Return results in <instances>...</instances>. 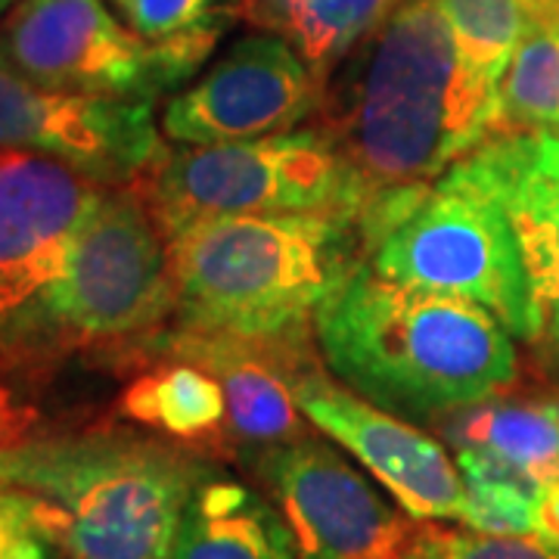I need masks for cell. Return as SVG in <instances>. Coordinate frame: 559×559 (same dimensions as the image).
I'll return each mask as SVG.
<instances>
[{"label": "cell", "instance_id": "obj_1", "mask_svg": "<svg viewBox=\"0 0 559 559\" xmlns=\"http://www.w3.org/2000/svg\"><path fill=\"white\" fill-rule=\"evenodd\" d=\"M318 119L373 197L441 178L491 138L498 91L460 60L439 0H399L326 79Z\"/></svg>", "mask_w": 559, "mask_h": 559}, {"label": "cell", "instance_id": "obj_2", "mask_svg": "<svg viewBox=\"0 0 559 559\" xmlns=\"http://www.w3.org/2000/svg\"><path fill=\"white\" fill-rule=\"evenodd\" d=\"M326 370L382 411L436 426L513 389V336L476 301L419 289L370 261L345 274L314 314Z\"/></svg>", "mask_w": 559, "mask_h": 559}, {"label": "cell", "instance_id": "obj_3", "mask_svg": "<svg viewBox=\"0 0 559 559\" xmlns=\"http://www.w3.org/2000/svg\"><path fill=\"white\" fill-rule=\"evenodd\" d=\"M212 469L190 444L112 426L0 448V481L35 498L66 559H168Z\"/></svg>", "mask_w": 559, "mask_h": 559}, {"label": "cell", "instance_id": "obj_4", "mask_svg": "<svg viewBox=\"0 0 559 559\" xmlns=\"http://www.w3.org/2000/svg\"><path fill=\"white\" fill-rule=\"evenodd\" d=\"M171 326L246 340L314 336V314L360 259L358 221L221 215L168 240Z\"/></svg>", "mask_w": 559, "mask_h": 559}, {"label": "cell", "instance_id": "obj_5", "mask_svg": "<svg viewBox=\"0 0 559 559\" xmlns=\"http://www.w3.org/2000/svg\"><path fill=\"white\" fill-rule=\"evenodd\" d=\"M358 230L360 259L385 277L476 301L513 340L544 336L513 224L466 159L429 183L373 193Z\"/></svg>", "mask_w": 559, "mask_h": 559}, {"label": "cell", "instance_id": "obj_6", "mask_svg": "<svg viewBox=\"0 0 559 559\" xmlns=\"http://www.w3.org/2000/svg\"><path fill=\"white\" fill-rule=\"evenodd\" d=\"M165 240L221 215H340L358 221L370 197L323 128L165 150L134 180Z\"/></svg>", "mask_w": 559, "mask_h": 559}, {"label": "cell", "instance_id": "obj_7", "mask_svg": "<svg viewBox=\"0 0 559 559\" xmlns=\"http://www.w3.org/2000/svg\"><path fill=\"white\" fill-rule=\"evenodd\" d=\"M175 318L171 252L138 183L106 187L47 305V360L100 348L140 355Z\"/></svg>", "mask_w": 559, "mask_h": 559}, {"label": "cell", "instance_id": "obj_8", "mask_svg": "<svg viewBox=\"0 0 559 559\" xmlns=\"http://www.w3.org/2000/svg\"><path fill=\"white\" fill-rule=\"evenodd\" d=\"M103 193L72 165L0 150V367L47 360V305Z\"/></svg>", "mask_w": 559, "mask_h": 559}, {"label": "cell", "instance_id": "obj_9", "mask_svg": "<svg viewBox=\"0 0 559 559\" xmlns=\"http://www.w3.org/2000/svg\"><path fill=\"white\" fill-rule=\"evenodd\" d=\"M246 460L289 525L299 559H407L419 522L336 441L311 432Z\"/></svg>", "mask_w": 559, "mask_h": 559}, {"label": "cell", "instance_id": "obj_10", "mask_svg": "<svg viewBox=\"0 0 559 559\" xmlns=\"http://www.w3.org/2000/svg\"><path fill=\"white\" fill-rule=\"evenodd\" d=\"M0 60L40 87L159 100L175 91L159 44L103 0H16L0 16Z\"/></svg>", "mask_w": 559, "mask_h": 559}, {"label": "cell", "instance_id": "obj_11", "mask_svg": "<svg viewBox=\"0 0 559 559\" xmlns=\"http://www.w3.org/2000/svg\"><path fill=\"white\" fill-rule=\"evenodd\" d=\"M0 150L47 156L103 187L140 180L165 156L156 100L40 87L0 60Z\"/></svg>", "mask_w": 559, "mask_h": 559}, {"label": "cell", "instance_id": "obj_12", "mask_svg": "<svg viewBox=\"0 0 559 559\" xmlns=\"http://www.w3.org/2000/svg\"><path fill=\"white\" fill-rule=\"evenodd\" d=\"M323 81L280 35L234 40L200 79L171 94L162 134L178 146H209L296 131L318 119Z\"/></svg>", "mask_w": 559, "mask_h": 559}, {"label": "cell", "instance_id": "obj_13", "mask_svg": "<svg viewBox=\"0 0 559 559\" xmlns=\"http://www.w3.org/2000/svg\"><path fill=\"white\" fill-rule=\"evenodd\" d=\"M318 360L296 382L301 414L336 441L417 522H460L466 485L451 451L417 423L360 399Z\"/></svg>", "mask_w": 559, "mask_h": 559}, {"label": "cell", "instance_id": "obj_14", "mask_svg": "<svg viewBox=\"0 0 559 559\" xmlns=\"http://www.w3.org/2000/svg\"><path fill=\"white\" fill-rule=\"evenodd\" d=\"M314 336L246 340L171 326L143 352H159L162 358L190 360L209 370L221 382L227 399L224 448L237 444L249 454L259 448L311 436V423L301 414L296 399V382L308 367L323 360L314 355Z\"/></svg>", "mask_w": 559, "mask_h": 559}, {"label": "cell", "instance_id": "obj_15", "mask_svg": "<svg viewBox=\"0 0 559 559\" xmlns=\"http://www.w3.org/2000/svg\"><path fill=\"white\" fill-rule=\"evenodd\" d=\"M520 240L544 336L559 348V131H495L463 156Z\"/></svg>", "mask_w": 559, "mask_h": 559}, {"label": "cell", "instance_id": "obj_16", "mask_svg": "<svg viewBox=\"0 0 559 559\" xmlns=\"http://www.w3.org/2000/svg\"><path fill=\"white\" fill-rule=\"evenodd\" d=\"M463 476H485L538 495L559 481V395H507L436 423Z\"/></svg>", "mask_w": 559, "mask_h": 559}, {"label": "cell", "instance_id": "obj_17", "mask_svg": "<svg viewBox=\"0 0 559 559\" xmlns=\"http://www.w3.org/2000/svg\"><path fill=\"white\" fill-rule=\"evenodd\" d=\"M168 559H299V550L277 503L215 466L187 503Z\"/></svg>", "mask_w": 559, "mask_h": 559}, {"label": "cell", "instance_id": "obj_18", "mask_svg": "<svg viewBox=\"0 0 559 559\" xmlns=\"http://www.w3.org/2000/svg\"><path fill=\"white\" fill-rule=\"evenodd\" d=\"M121 419L197 451H224L227 399L221 382L190 360L165 358L124 385Z\"/></svg>", "mask_w": 559, "mask_h": 559}, {"label": "cell", "instance_id": "obj_19", "mask_svg": "<svg viewBox=\"0 0 559 559\" xmlns=\"http://www.w3.org/2000/svg\"><path fill=\"white\" fill-rule=\"evenodd\" d=\"M559 131V0H535L498 84V131Z\"/></svg>", "mask_w": 559, "mask_h": 559}, {"label": "cell", "instance_id": "obj_20", "mask_svg": "<svg viewBox=\"0 0 559 559\" xmlns=\"http://www.w3.org/2000/svg\"><path fill=\"white\" fill-rule=\"evenodd\" d=\"M399 0H289L286 38L323 84Z\"/></svg>", "mask_w": 559, "mask_h": 559}, {"label": "cell", "instance_id": "obj_21", "mask_svg": "<svg viewBox=\"0 0 559 559\" xmlns=\"http://www.w3.org/2000/svg\"><path fill=\"white\" fill-rule=\"evenodd\" d=\"M466 69L498 91L535 0H439Z\"/></svg>", "mask_w": 559, "mask_h": 559}, {"label": "cell", "instance_id": "obj_22", "mask_svg": "<svg viewBox=\"0 0 559 559\" xmlns=\"http://www.w3.org/2000/svg\"><path fill=\"white\" fill-rule=\"evenodd\" d=\"M407 559H559V544L538 532H476L441 522H419Z\"/></svg>", "mask_w": 559, "mask_h": 559}, {"label": "cell", "instance_id": "obj_23", "mask_svg": "<svg viewBox=\"0 0 559 559\" xmlns=\"http://www.w3.org/2000/svg\"><path fill=\"white\" fill-rule=\"evenodd\" d=\"M466 500L460 525L476 532H535V507L538 495L525 491L520 485L503 479H485V476H463Z\"/></svg>", "mask_w": 559, "mask_h": 559}, {"label": "cell", "instance_id": "obj_24", "mask_svg": "<svg viewBox=\"0 0 559 559\" xmlns=\"http://www.w3.org/2000/svg\"><path fill=\"white\" fill-rule=\"evenodd\" d=\"M124 16L140 38L153 44L178 38L221 16L240 20L237 0H124Z\"/></svg>", "mask_w": 559, "mask_h": 559}, {"label": "cell", "instance_id": "obj_25", "mask_svg": "<svg viewBox=\"0 0 559 559\" xmlns=\"http://www.w3.org/2000/svg\"><path fill=\"white\" fill-rule=\"evenodd\" d=\"M0 559H66L60 544L40 522L38 503L0 481Z\"/></svg>", "mask_w": 559, "mask_h": 559}, {"label": "cell", "instance_id": "obj_26", "mask_svg": "<svg viewBox=\"0 0 559 559\" xmlns=\"http://www.w3.org/2000/svg\"><path fill=\"white\" fill-rule=\"evenodd\" d=\"M35 419H38V414L28 404H22L7 385H0V448L25 439L32 432Z\"/></svg>", "mask_w": 559, "mask_h": 559}, {"label": "cell", "instance_id": "obj_27", "mask_svg": "<svg viewBox=\"0 0 559 559\" xmlns=\"http://www.w3.org/2000/svg\"><path fill=\"white\" fill-rule=\"evenodd\" d=\"M286 10H289V0H237L240 20H246L249 25H255L261 32H271V35H280V32H283Z\"/></svg>", "mask_w": 559, "mask_h": 559}, {"label": "cell", "instance_id": "obj_28", "mask_svg": "<svg viewBox=\"0 0 559 559\" xmlns=\"http://www.w3.org/2000/svg\"><path fill=\"white\" fill-rule=\"evenodd\" d=\"M535 532L559 544V481L540 491L538 507H535Z\"/></svg>", "mask_w": 559, "mask_h": 559}, {"label": "cell", "instance_id": "obj_29", "mask_svg": "<svg viewBox=\"0 0 559 559\" xmlns=\"http://www.w3.org/2000/svg\"><path fill=\"white\" fill-rule=\"evenodd\" d=\"M13 3H16V0H0V16H3V13H7V10L13 7Z\"/></svg>", "mask_w": 559, "mask_h": 559}, {"label": "cell", "instance_id": "obj_30", "mask_svg": "<svg viewBox=\"0 0 559 559\" xmlns=\"http://www.w3.org/2000/svg\"><path fill=\"white\" fill-rule=\"evenodd\" d=\"M112 3H116V7H119L121 13H124V0H112Z\"/></svg>", "mask_w": 559, "mask_h": 559}]
</instances>
